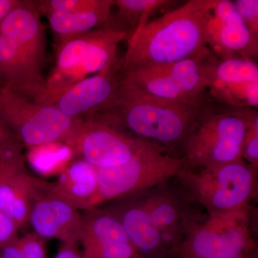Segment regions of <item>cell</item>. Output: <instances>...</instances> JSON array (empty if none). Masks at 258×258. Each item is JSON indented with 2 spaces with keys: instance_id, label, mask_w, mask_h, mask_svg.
<instances>
[{
  "instance_id": "484cf974",
  "label": "cell",
  "mask_w": 258,
  "mask_h": 258,
  "mask_svg": "<svg viewBox=\"0 0 258 258\" xmlns=\"http://www.w3.org/2000/svg\"><path fill=\"white\" fill-rule=\"evenodd\" d=\"M143 207L150 221L160 232L172 227L179 220V210L169 200H158Z\"/></svg>"
},
{
  "instance_id": "4fadbf2b",
  "label": "cell",
  "mask_w": 258,
  "mask_h": 258,
  "mask_svg": "<svg viewBox=\"0 0 258 258\" xmlns=\"http://www.w3.org/2000/svg\"><path fill=\"white\" fill-rule=\"evenodd\" d=\"M242 212L212 216L188 242L191 258H242L249 244Z\"/></svg>"
},
{
  "instance_id": "8992f818",
  "label": "cell",
  "mask_w": 258,
  "mask_h": 258,
  "mask_svg": "<svg viewBox=\"0 0 258 258\" xmlns=\"http://www.w3.org/2000/svg\"><path fill=\"white\" fill-rule=\"evenodd\" d=\"M128 33L99 28L57 41L55 68L45 86L50 89L69 87L87 75L118 63L117 47Z\"/></svg>"
},
{
  "instance_id": "7c38bea8",
  "label": "cell",
  "mask_w": 258,
  "mask_h": 258,
  "mask_svg": "<svg viewBox=\"0 0 258 258\" xmlns=\"http://www.w3.org/2000/svg\"><path fill=\"white\" fill-rule=\"evenodd\" d=\"M207 46L221 60L244 58L254 62L258 40L251 35L232 1L215 0L207 25Z\"/></svg>"
},
{
  "instance_id": "e575fe53",
  "label": "cell",
  "mask_w": 258,
  "mask_h": 258,
  "mask_svg": "<svg viewBox=\"0 0 258 258\" xmlns=\"http://www.w3.org/2000/svg\"><path fill=\"white\" fill-rule=\"evenodd\" d=\"M134 258H136V257H134Z\"/></svg>"
},
{
  "instance_id": "e0dca14e",
  "label": "cell",
  "mask_w": 258,
  "mask_h": 258,
  "mask_svg": "<svg viewBox=\"0 0 258 258\" xmlns=\"http://www.w3.org/2000/svg\"><path fill=\"white\" fill-rule=\"evenodd\" d=\"M80 242L83 245L82 257L86 258L114 244L131 242L113 212L93 208L82 214Z\"/></svg>"
},
{
  "instance_id": "52a82bcc",
  "label": "cell",
  "mask_w": 258,
  "mask_h": 258,
  "mask_svg": "<svg viewBox=\"0 0 258 258\" xmlns=\"http://www.w3.org/2000/svg\"><path fill=\"white\" fill-rule=\"evenodd\" d=\"M209 51L192 58L134 70L120 79L151 96L201 108L208 92L204 57Z\"/></svg>"
},
{
  "instance_id": "d6a6232c",
  "label": "cell",
  "mask_w": 258,
  "mask_h": 258,
  "mask_svg": "<svg viewBox=\"0 0 258 258\" xmlns=\"http://www.w3.org/2000/svg\"><path fill=\"white\" fill-rule=\"evenodd\" d=\"M13 134L9 127L0 118V144L10 138Z\"/></svg>"
},
{
  "instance_id": "9a60e30c",
  "label": "cell",
  "mask_w": 258,
  "mask_h": 258,
  "mask_svg": "<svg viewBox=\"0 0 258 258\" xmlns=\"http://www.w3.org/2000/svg\"><path fill=\"white\" fill-rule=\"evenodd\" d=\"M0 34L13 40L26 58L41 72L46 42L35 2L22 1L12 10L0 25Z\"/></svg>"
},
{
  "instance_id": "7a4b0ae2",
  "label": "cell",
  "mask_w": 258,
  "mask_h": 258,
  "mask_svg": "<svg viewBox=\"0 0 258 258\" xmlns=\"http://www.w3.org/2000/svg\"><path fill=\"white\" fill-rule=\"evenodd\" d=\"M201 108L151 96L120 79L111 105L96 115L121 130L128 129L137 138L161 147V144L184 143Z\"/></svg>"
},
{
  "instance_id": "cb8c5ba5",
  "label": "cell",
  "mask_w": 258,
  "mask_h": 258,
  "mask_svg": "<svg viewBox=\"0 0 258 258\" xmlns=\"http://www.w3.org/2000/svg\"><path fill=\"white\" fill-rule=\"evenodd\" d=\"M23 146L14 134L0 144V184L10 176L27 170Z\"/></svg>"
},
{
  "instance_id": "ba28073f",
  "label": "cell",
  "mask_w": 258,
  "mask_h": 258,
  "mask_svg": "<svg viewBox=\"0 0 258 258\" xmlns=\"http://www.w3.org/2000/svg\"><path fill=\"white\" fill-rule=\"evenodd\" d=\"M120 80L119 60L113 67L69 87L50 89L45 86V81L14 91L39 104L57 108L69 116L83 118L106 111L114 99Z\"/></svg>"
},
{
  "instance_id": "5bb4252c",
  "label": "cell",
  "mask_w": 258,
  "mask_h": 258,
  "mask_svg": "<svg viewBox=\"0 0 258 258\" xmlns=\"http://www.w3.org/2000/svg\"><path fill=\"white\" fill-rule=\"evenodd\" d=\"M29 225L42 238L57 239L62 244L80 242L82 214L74 205L54 192L52 183L36 199L30 211Z\"/></svg>"
},
{
  "instance_id": "1f68e13d",
  "label": "cell",
  "mask_w": 258,
  "mask_h": 258,
  "mask_svg": "<svg viewBox=\"0 0 258 258\" xmlns=\"http://www.w3.org/2000/svg\"><path fill=\"white\" fill-rule=\"evenodd\" d=\"M21 3V0H0V25L10 12Z\"/></svg>"
},
{
  "instance_id": "ffe728a7",
  "label": "cell",
  "mask_w": 258,
  "mask_h": 258,
  "mask_svg": "<svg viewBox=\"0 0 258 258\" xmlns=\"http://www.w3.org/2000/svg\"><path fill=\"white\" fill-rule=\"evenodd\" d=\"M45 79L13 40L0 34V87L15 91L43 84Z\"/></svg>"
},
{
  "instance_id": "5b68a950",
  "label": "cell",
  "mask_w": 258,
  "mask_h": 258,
  "mask_svg": "<svg viewBox=\"0 0 258 258\" xmlns=\"http://www.w3.org/2000/svg\"><path fill=\"white\" fill-rule=\"evenodd\" d=\"M183 158L164 153V148L143 140L137 153L125 164L96 168L98 193L95 208L111 200L126 198L163 184L180 175L185 168Z\"/></svg>"
},
{
  "instance_id": "d6986e66",
  "label": "cell",
  "mask_w": 258,
  "mask_h": 258,
  "mask_svg": "<svg viewBox=\"0 0 258 258\" xmlns=\"http://www.w3.org/2000/svg\"><path fill=\"white\" fill-rule=\"evenodd\" d=\"M114 7L113 0H102L101 4L92 9L74 13H50V28L57 35V41L99 28H106L111 23Z\"/></svg>"
},
{
  "instance_id": "4dcf8cb0",
  "label": "cell",
  "mask_w": 258,
  "mask_h": 258,
  "mask_svg": "<svg viewBox=\"0 0 258 258\" xmlns=\"http://www.w3.org/2000/svg\"><path fill=\"white\" fill-rule=\"evenodd\" d=\"M77 246L74 244H62L53 258H83L82 254L78 249Z\"/></svg>"
},
{
  "instance_id": "836d02e7",
  "label": "cell",
  "mask_w": 258,
  "mask_h": 258,
  "mask_svg": "<svg viewBox=\"0 0 258 258\" xmlns=\"http://www.w3.org/2000/svg\"><path fill=\"white\" fill-rule=\"evenodd\" d=\"M0 258H2V257H1V256H0Z\"/></svg>"
},
{
  "instance_id": "30bf717a",
  "label": "cell",
  "mask_w": 258,
  "mask_h": 258,
  "mask_svg": "<svg viewBox=\"0 0 258 258\" xmlns=\"http://www.w3.org/2000/svg\"><path fill=\"white\" fill-rule=\"evenodd\" d=\"M208 92L218 104L257 109L258 67L244 58L221 60L209 51L204 57Z\"/></svg>"
},
{
  "instance_id": "4316f807",
  "label": "cell",
  "mask_w": 258,
  "mask_h": 258,
  "mask_svg": "<svg viewBox=\"0 0 258 258\" xmlns=\"http://www.w3.org/2000/svg\"><path fill=\"white\" fill-rule=\"evenodd\" d=\"M102 0H43L35 2L39 13L46 15L55 13H74L92 9Z\"/></svg>"
},
{
  "instance_id": "44dd1931",
  "label": "cell",
  "mask_w": 258,
  "mask_h": 258,
  "mask_svg": "<svg viewBox=\"0 0 258 258\" xmlns=\"http://www.w3.org/2000/svg\"><path fill=\"white\" fill-rule=\"evenodd\" d=\"M123 225L128 240L137 249L147 252L159 247L161 233L141 205H128L111 211Z\"/></svg>"
},
{
  "instance_id": "f546056e",
  "label": "cell",
  "mask_w": 258,
  "mask_h": 258,
  "mask_svg": "<svg viewBox=\"0 0 258 258\" xmlns=\"http://www.w3.org/2000/svg\"><path fill=\"white\" fill-rule=\"evenodd\" d=\"M18 226L0 210V249L18 238Z\"/></svg>"
},
{
  "instance_id": "ac0fdd59",
  "label": "cell",
  "mask_w": 258,
  "mask_h": 258,
  "mask_svg": "<svg viewBox=\"0 0 258 258\" xmlns=\"http://www.w3.org/2000/svg\"><path fill=\"white\" fill-rule=\"evenodd\" d=\"M52 189L79 210L95 208L98 193L96 167L80 159L70 164L59 175Z\"/></svg>"
},
{
  "instance_id": "7402d4cb",
  "label": "cell",
  "mask_w": 258,
  "mask_h": 258,
  "mask_svg": "<svg viewBox=\"0 0 258 258\" xmlns=\"http://www.w3.org/2000/svg\"><path fill=\"white\" fill-rule=\"evenodd\" d=\"M173 3L169 0H113L117 13L106 28L127 32L129 37L149 21L154 13Z\"/></svg>"
},
{
  "instance_id": "603a6c76",
  "label": "cell",
  "mask_w": 258,
  "mask_h": 258,
  "mask_svg": "<svg viewBox=\"0 0 258 258\" xmlns=\"http://www.w3.org/2000/svg\"><path fill=\"white\" fill-rule=\"evenodd\" d=\"M58 144H49L30 149L29 159L31 165L41 175L60 174L69 165L74 152L64 144H61L58 148Z\"/></svg>"
},
{
  "instance_id": "d4e9b609",
  "label": "cell",
  "mask_w": 258,
  "mask_h": 258,
  "mask_svg": "<svg viewBox=\"0 0 258 258\" xmlns=\"http://www.w3.org/2000/svg\"><path fill=\"white\" fill-rule=\"evenodd\" d=\"M2 258H46L45 240L35 233L26 234L0 249Z\"/></svg>"
},
{
  "instance_id": "9c48e42d",
  "label": "cell",
  "mask_w": 258,
  "mask_h": 258,
  "mask_svg": "<svg viewBox=\"0 0 258 258\" xmlns=\"http://www.w3.org/2000/svg\"><path fill=\"white\" fill-rule=\"evenodd\" d=\"M253 166L241 159L223 165L199 169L189 176L190 191L212 216L240 212L253 193Z\"/></svg>"
},
{
  "instance_id": "8fae6325",
  "label": "cell",
  "mask_w": 258,
  "mask_h": 258,
  "mask_svg": "<svg viewBox=\"0 0 258 258\" xmlns=\"http://www.w3.org/2000/svg\"><path fill=\"white\" fill-rule=\"evenodd\" d=\"M143 140L93 115L83 118L71 149L74 155L95 167H113L128 162Z\"/></svg>"
},
{
  "instance_id": "2e32d148",
  "label": "cell",
  "mask_w": 258,
  "mask_h": 258,
  "mask_svg": "<svg viewBox=\"0 0 258 258\" xmlns=\"http://www.w3.org/2000/svg\"><path fill=\"white\" fill-rule=\"evenodd\" d=\"M50 182L25 170L10 176L0 184V210L9 217L19 230L29 225L34 202Z\"/></svg>"
},
{
  "instance_id": "83f0119b",
  "label": "cell",
  "mask_w": 258,
  "mask_h": 258,
  "mask_svg": "<svg viewBox=\"0 0 258 258\" xmlns=\"http://www.w3.org/2000/svg\"><path fill=\"white\" fill-rule=\"evenodd\" d=\"M242 158L248 161L249 165L257 167L258 163V113L249 121L244 136L242 149Z\"/></svg>"
},
{
  "instance_id": "6da1fadb",
  "label": "cell",
  "mask_w": 258,
  "mask_h": 258,
  "mask_svg": "<svg viewBox=\"0 0 258 258\" xmlns=\"http://www.w3.org/2000/svg\"><path fill=\"white\" fill-rule=\"evenodd\" d=\"M214 4L215 0H190L136 29L120 59V74L192 58L208 51L207 25Z\"/></svg>"
},
{
  "instance_id": "3957f363",
  "label": "cell",
  "mask_w": 258,
  "mask_h": 258,
  "mask_svg": "<svg viewBox=\"0 0 258 258\" xmlns=\"http://www.w3.org/2000/svg\"><path fill=\"white\" fill-rule=\"evenodd\" d=\"M219 105L206 103L200 109L183 143L185 169H207L242 159L244 136L257 109Z\"/></svg>"
},
{
  "instance_id": "f1b7e54d",
  "label": "cell",
  "mask_w": 258,
  "mask_h": 258,
  "mask_svg": "<svg viewBox=\"0 0 258 258\" xmlns=\"http://www.w3.org/2000/svg\"><path fill=\"white\" fill-rule=\"evenodd\" d=\"M232 3L237 14L242 19L251 35L258 40L257 0H237Z\"/></svg>"
},
{
  "instance_id": "277c9868",
  "label": "cell",
  "mask_w": 258,
  "mask_h": 258,
  "mask_svg": "<svg viewBox=\"0 0 258 258\" xmlns=\"http://www.w3.org/2000/svg\"><path fill=\"white\" fill-rule=\"evenodd\" d=\"M0 118L30 149L52 143L71 148L83 122L4 87H0Z\"/></svg>"
}]
</instances>
